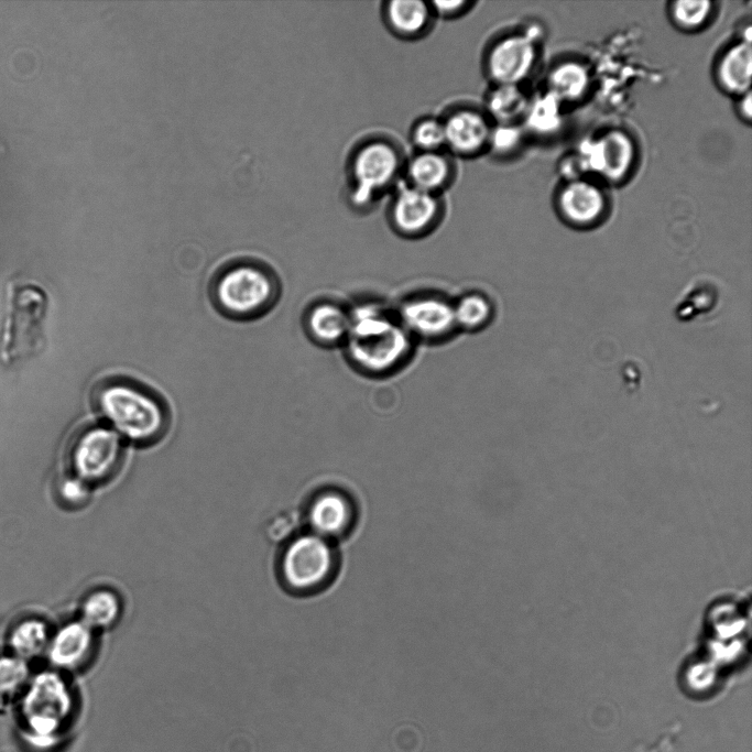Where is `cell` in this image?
Instances as JSON below:
<instances>
[{
  "mask_svg": "<svg viewBox=\"0 0 752 752\" xmlns=\"http://www.w3.org/2000/svg\"><path fill=\"white\" fill-rule=\"evenodd\" d=\"M413 338L396 314L378 302L349 309V329L344 342L350 364L369 377L389 375L406 364Z\"/></svg>",
  "mask_w": 752,
  "mask_h": 752,
  "instance_id": "obj_1",
  "label": "cell"
},
{
  "mask_svg": "<svg viewBox=\"0 0 752 752\" xmlns=\"http://www.w3.org/2000/svg\"><path fill=\"white\" fill-rule=\"evenodd\" d=\"M92 404L108 426L138 445L157 442L168 427V412L161 399L127 379H108L92 391Z\"/></svg>",
  "mask_w": 752,
  "mask_h": 752,
  "instance_id": "obj_2",
  "label": "cell"
},
{
  "mask_svg": "<svg viewBox=\"0 0 752 752\" xmlns=\"http://www.w3.org/2000/svg\"><path fill=\"white\" fill-rule=\"evenodd\" d=\"M47 296L31 282L10 281L3 287L0 317V363L7 368L36 357L45 345Z\"/></svg>",
  "mask_w": 752,
  "mask_h": 752,
  "instance_id": "obj_3",
  "label": "cell"
},
{
  "mask_svg": "<svg viewBox=\"0 0 752 752\" xmlns=\"http://www.w3.org/2000/svg\"><path fill=\"white\" fill-rule=\"evenodd\" d=\"M279 295L280 283L273 271L252 259L226 264L211 283L215 305L222 314L238 319L263 315Z\"/></svg>",
  "mask_w": 752,
  "mask_h": 752,
  "instance_id": "obj_4",
  "label": "cell"
},
{
  "mask_svg": "<svg viewBox=\"0 0 752 752\" xmlns=\"http://www.w3.org/2000/svg\"><path fill=\"white\" fill-rule=\"evenodd\" d=\"M404 159L397 145L389 139L363 141L349 164L350 198L364 208L395 185L403 174Z\"/></svg>",
  "mask_w": 752,
  "mask_h": 752,
  "instance_id": "obj_5",
  "label": "cell"
},
{
  "mask_svg": "<svg viewBox=\"0 0 752 752\" xmlns=\"http://www.w3.org/2000/svg\"><path fill=\"white\" fill-rule=\"evenodd\" d=\"M123 456V438L110 426L100 424L87 427L78 435L70 461L74 475L92 487L116 476Z\"/></svg>",
  "mask_w": 752,
  "mask_h": 752,
  "instance_id": "obj_6",
  "label": "cell"
},
{
  "mask_svg": "<svg viewBox=\"0 0 752 752\" xmlns=\"http://www.w3.org/2000/svg\"><path fill=\"white\" fill-rule=\"evenodd\" d=\"M334 567L333 551L326 540L313 534L292 538L283 549L280 573L294 591H308L324 582Z\"/></svg>",
  "mask_w": 752,
  "mask_h": 752,
  "instance_id": "obj_7",
  "label": "cell"
},
{
  "mask_svg": "<svg viewBox=\"0 0 752 752\" xmlns=\"http://www.w3.org/2000/svg\"><path fill=\"white\" fill-rule=\"evenodd\" d=\"M396 316L413 339L427 342L447 340L458 329L454 303L438 294H417L406 298Z\"/></svg>",
  "mask_w": 752,
  "mask_h": 752,
  "instance_id": "obj_8",
  "label": "cell"
},
{
  "mask_svg": "<svg viewBox=\"0 0 752 752\" xmlns=\"http://www.w3.org/2000/svg\"><path fill=\"white\" fill-rule=\"evenodd\" d=\"M389 216L392 228L399 235L406 238L424 237L442 219L440 195L404 183L396 188L392 197Z\"/></svg>",
  "mask_w": 752,
  "mask_h": 752,
  "instance_id": "obj_9",
  "label": "cell"
},
{
  "mask_svg": "<svg viewBox=\"0 0 752 752\" xmlns=\"http://www.w3.org/2000/svg\"><path fill=\"white\" fill-rule=\"evenodd\" d=\"M535 59L536 45L532 34H509L488 48L486 72L493 85H520L532 72Z\"/></svg>",
  "mask_w": 752,
  "mask_h": 752,
  "instance_id": "obj_10",
  "label": "cell"
},
{
  "mask_svg": "<svg viewBox=\"0 0 752 752\" xmlns=\"http://www.w3.org/2000/svg\"><path fill=\"white\" fill-rule=\"evenodd\" d=\"M440 118L446 152L469 157L488 151L493 123L482 109L459 106Z\"/></svg>",
  "mask_w": 752,
  "mask_h": 752,
  "instance_id": "obj_11",
  "label": "cell"
},
{
  "mask_svg": "<svg viewBox=\"0 0 752 752\" xmlns=\"http://www.w3.org/2000/svg\"><path fill=\"white\" fill-rule=\"evenodd\" d=\"M636 156L635 144L624 131L604 132L585 150V168L609 182H620L630 173Z\"/></svg>",
  "mask_w": 752,
  "mask_h": 752,
  "instance_id": "obj_12",
  "label": "cell"
},
{
  "mask_svg": "<svg viewBox=\"0 0 752 752\" xmlns=\"http://www.w3.org/2000/svg\"><path fill=\"white\" fill-rule=\"evenodd\" d=\"M557 206L569 225L588 228L599 222L607 208V198L596 184L580 177L568 181L559 190Z\"/></svg>",
  "mask_w": 752,
  "mask_h": 752,
  "instance_id": "obj_13",
  "label": "cell"
},
{
  "mask_svg": "<svg viewBox=\"0 0 752 752\" xmlns=\"http://www.w3.org/2000/svg\"><path fill=\"white\" fill-rule=\"evenodd\" d=\"M98 635L79 618L66 623L53 636L50 646L52 663L67 671L86 666L98 650Z\"/></svg>",
  "mask_w": 752,
  "mask_h": 752,
  "instance_id": "obj_14",
  "label": "cell"
},
{
  "mask_svg": "<svg viewBox=\"0 0 752 752\" xmlns=\"http://www.w3.org/2000/svg\"><path fill=\"white\" fill-rule=\"evenodd\" d=\"M403 174L407 185L440 195L451 184L455 176V164L446 151H415L405 161Z\"/></svg>",
  "mask_w": 752,
  "mask_h": 752,
  "instance_id": "obj_15",
  "label": "cell"
},
{
  "mask_svg": "<svg viewBox=\"0 0 752 752\" xmlns=\"http://www.w3.org/2000/svg\"><path fill=\"white\" fill-rule=\"evenodd\" d=\"M305 330L321 347L344 345L349 329V309L334 302H317L306 312Z\"/></svg>",
  "mask_w": 752,
  "mask_h": 752,
  "instance_id": "obj_16",
  "label": "cell"
},
{
  "mask_svg": "<svg viewBox=\"0 0 752 752\" xmlns=\"http://www.w3.org/2000/svg\"><path fill=\"white\" fill-rule=\"evenodd\" d=\"M383 17L390 31L406 40H415L425 35L435 18L431 3L421 0L385 2Z\"/></svg>",
  "mask_w": 752,
  "mask_h": 752,
  "instance_id": "obj_17",
  "label": "cell"
},
{
  "mask_svg": "<svg viewBox=\"0 0 752 752\" xmlns=\"http://www.w3.org/2000/svg\"><path fill=\"white\" fill-rule=\"evenodd\" d=\"M124 602L113 587L97 586L80 601L79 619L100 633L113 628L122 618Z\"/></svg>",
  "mask_w": 752,
  "mask_h": 752,
  "instance_id": "obj_18",
  "label": "cell"
},
{
  "mask_svg": "<svg viewBox=\"0 0 752 752\" xmlns=\"http://www.w3.org/2000/svg\"><path fill=\"white\" fill-rule=\"evenodd\" d=\"M351 519V506L346 497L336 491L317 495L308 509V522L315 534L336 535L342 532Z\"/></svg>",
  "mask_w": 752,
  "mask_h": 752,
  "instance_id": "obj_19",
  "label": "cell"
},
{
  "mask_svg": "<svg viewBox=\"0 0 752 752\" xmlns=\"http://www.w3.org/2000/svg\"><path fill=\"white\" fill-rule=\"evenodd\" d=\"M752 51L750 41L729 47L717 65V80L727 92L743 96L750 91Z\"/></svg>",
  "mask_w": 752,
  "mask_h": 752,
  "instance_id": "obj_20",
  "label": "cell"
},
{
  "mask_svg": "<svg viewBox=\"0 0 752 752\" xmlns=\"http://www.w3.org/2000/svg\"><path fill=\"white\" fill-rule=\"evenodd\" d=\"M528 107L520 85H493L484 97L482 109L493 124H514Z\"/></svg>",
  "mask_w": 752,
  "mask_h": 752,
  "instance_id": "obj_21",
  "label": "cell"
},
{
  "mask_svg": "<svg viewBox=\"0 0 752 752\" xmlns=\"http://www.w3.org/2000/svg\"><path fill=\"white\" fill-rule=\"evenodd\" d=\"M589 81V73L582 64L574 61L564 62L548 76L549 95L557 101H575L586 94Z\"/></svg>",
  "mask_w": 752,
  "mask_h": 752,
  "instance_id": "obj_22",
  "label": "cell"
},
{
  "mask_svg": "<svg viewBox=\"0 0 752 752\" xmlns=\"http://www.w3.org/2000/svg\"><path fill=\"white\" fill-rule=\"evenodd\" d=\"M458 329L479 331L486 328L494 316L492 302L481 293H468L454 303Z\"/></svg>",
  "mask_w": 752,
  "mask_h": 752,
  "instance_id": "obj_23",
  "label": "cell"
},
{
  "mask_svg": "<svg viewBox=\"0 0 752 752\" xmlns=\"http://www.w3.org/2000/svg\"><path fill=\"white\" fill-rule=\"evenodd\" d=\"M48 641L46 624L41 620L30 619L18 624L11 635L10 645L20 657H32L42 652Z\"/></svg>",
  "mask_w": 752,
  "mask_h": 752,
  "instance_id": "obj_24",
  "label": "cell"
},
{
  "mask_svg": "<svg viewBox=\"0 0 752 752\" xmlns=\"http://www.w3.org/2000/svg\"><path fill=\"white\" fill-rule=\"evenodd\" d=\"M410 140L415 151H445V132L442 118L423 117L412 127Z\"/></svg>",
  "mask_w": 752,
  "mask_h": 752,
  "instance_id": "obj_25",
  "label": "cell"
},
{
  "mask_svg": "<svg viewBox=\"0 0 752 752\" xmlns=\"http://www.w3.org/2000/svg\"><path fill=\"white\" fill-rule=\"evenodd\" d=\"M712 13V2L707 0H679L671 4L674 23L684 30L704 26Z\"/></svg>",
  "mask_w": 752,
  "mask_h": 752,
  "instance_id": "obj_26",
  "label": "cell"
},
{
  "mask_svg": "<svg viewBox=\"0 0 752 752\" xmlns=\"http://www.w3.org/2000/svg\"><path fill=\"white\" fill-rule=\"evenodd\" d=\"M557 100L548 95L530 105L525 112L527 124L535 131L548 132L559 123Z\"/></svg>",
  "mask_w": 752,
  "mask_h": 752,
  "instance_id": "obj_27",
  "label": "cell"
},
{
  "mask_svg": "<svg viewBox=\"0 0 752 752\" xmlns=\"http://www.w3.org/2000/svg\"><path fill=\"white\" fill-rule=\"evenodd\" d=\"M28 674V667L20 657H0V693L19 686Z\"/></svg>",
  "mask_w": 752,
  "mask_h": 752,
  "instance_id": "obj_28",
  "label": "cell"
},
{
  "mask_svg": "<svg viewBox=\"0 0 752 752\" xmlns=\"http://www.w3.org/2000/svg\"><path fill=\"white\" fill-rule=\"evenodd\" d=\"M519 140L520 133L514 124H493L488 151L506 154L516 146Z\"/></svg>",
  "mask_w": 752,
  "mask_h": 752,
  "instance_id": "obj_29",
  "label": "cell"
},
{
  "mask_svg": "<svg viewBox=\"0 0 752 752\" xmlns=\"http://www.w3.org/2000/svg\"><path fill=\"white\" fill-rule=\"evenodd\" d=\"M91 486L73 475L61 483L62 498L69 504L81 505L89 500Z\"/></svg>",
  "mask_w": 752,
  "mask_h": 752,
  "instance_id": "obj_30",
  "label": "cell"
},
{
  "mask_svg": "<svg viewBox=\"0 0 752 752\" xmlns=\"http://www.w3.org/2000/svg\"><path fill=\"white\" fill-rule=\"evenodd\" d=\"M435 17L446 19L457 18L466 13L475 2L469 1H432L429 2Z\"/></svg>",
  "mask_w": 752,
  "mask_h": 752,
  "instance_id": "obj_31",
  "label": "cell"
},
{
  "mask_svg": "<svg viewBox=\"0 0 752 752\" xmlns=\"http://www.w3.org/2000/svg\"><path fill=\"white\" fill-rule=\"evenodd\" d=\"M740 113L749 121L751 119V94L750 91L741 96Z\"/></svg>",
  "mask_w": 752,
  "mask_h": 752,
  "instance_id": "obj_32",
  "label": "cell"
}]
</instances>
